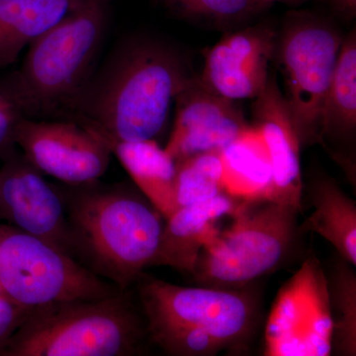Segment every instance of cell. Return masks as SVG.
<instances>
[{"label":"cell","instance_id":"obj_9","mask_svg":"<svg viewBox=\"0 0 356 356\" xmlns=\"http://www.w3.org/2000/svg\"><path fill=\"white\" fill-rule=\"evenodd\" d=\"M332 334L324 266L310 255L276 295L264 330V355L329 356Z\"/></svg>","mask_w":356,"mask_h":356},{"label":"cell","instance_id":"obj_13","mask_svg":"<svg viewBox=\"0 0 356 356\" xmlns=\"http://www.w3.org/2000/svg\"><path fill=\"white\" fill-rule=\"evenodd\" d=\"M175 103V123L165 149L175 163L221 152L250 127L235 102L208 90L197 77H192Z\"/></svg>","mask_w":356,"mask_h":356},{"label":"cell","instance_id":"obj_17","mask_svg":"<svg viewBox=\"0 0 356 356\" xmlns=\"http://www.w3.org/2000/svg\"><path fill=\"white\" fill-rule=\"evenodd\" d=\"M308 196L313 212L300 222L304 234L314 233L331 243L337 255L356 266V203L334 178L320 173L312 177Z\"/></svg>","mask_w":356,"mask_h":356},{"label":"cell","instance_id":"obj_26","mask_svg":"<svg viewBox=\"0 0 356 356\" xmlns=\"http://www.w3.org/2000/svg\"><path fill=\"white\" fill-rule=\"evenodd\" d=\"M334 9L343 16L355 18L356 14V0H331Z\"/></svg>","mask_w":356,"mask_h":356},{"label":"cell","instance_id":"obj_1","mask_svg":"<svg viewBox=\"0 0 356 356\" xmlns=\"http://www.w3.org/2000/svg\"><path fill=\"white\" fill-rule=\"evenodd\" d=\"M56 186L74 257L121 291L130 290L158 252L165 219L138 189L124 185Z\"/></svg>","mask_w":356,"mask_h":356},{"label":"cell","instance_id":"obj_19","mask_svg":"<svg viewBox=\"0 0 356 356\" xmlns=\"http://www.w3.org/2000/svg\"><path fill=\"white\" fill-rule=\"evenodd\" d=\"M221 153L226 193L241 201L267 199L273 168L261 130L255 125Z\"/></svg>","mask_w":356,"mask_h":356},{"label":"cell","instance_id":"obj_20","mask_svg":"<svg viewBox=\"0 0 356 356\" xmlns=\"http://www.w3.org/2000/svg\"><path fill=\"white\" fill-rule=\"evenodd\" d=\"M356 129L355 30L343 40L322 110V140H351Z\"/></svg>","mask_w":356,"mask_h":356},{"label":"cell","instance_id":"obj_25","mask_svg":"<svg viewBox=\"0 0 356 356\" xmlns=\"http://www.w3.org/2000/svg\"><path fill=\"white\" fill-rule=\"evenodd\" d=\"M32 309L17 305L0 294V353Z\"/></svg>","mask_w":356,"mask_h":356},{"label":"cell","instance_id":"obj_15","mask_svg":"<svg viewBox=\"0 0 356 356\" xmlns=\"http://www.w3.org/2000/svg\"><path fill=\"white\" fill-rule=\"evenodd\" d=\"M241 202L224 193L175 211L165 220L151 266L172 267L191 275L201 250L220 231L219 222L233 216Z\"/></svg>","mask_w":356,"mask_h":356},{"label":"cell","instance_id":"obj_16","mask_svg":"<svg viewBox=\"0 0 356 356\" xmlns=\"http://www.w3.org/2000/svg\"><path fill=\"white\" fill-rule=\"evenodd\" d=\"M98 137L118 159L137 188L153 203L165 219L172 216L177 211L175 194L177 163L166 153L165 147L159 146L156 140L123 142L102 136Z\"/></svg>","mask_w":356,"mask_h":356},{"label":"cell","instance_id":"obj_3","mask_svg":"<svg viewBox=\"0 0 356 356\" xmlns=\"http://www.w3.org/2000/svg\"><path fill=\"white\" fill-rule=\"evenodd\" d=\"M172 51L137 42L119 51L76 105L81 125L123 142L156 140L165 130L177 95L191 81Z\"/></svg>","mask_w":356,"mask_h":356},{"label":"cell","instance_id":"obj_24","mask_svg":"<svg viewBox=\"0 0 356 356\" xmlns=\"http://www.w3.org/2000/svg\"><path fill=\"white\" fill-rule=\"evenodd\" d=\"M25 118L22 110L4 84H0V156L8 159L15 146V134Z\"/></svg>","mask_w":356,"mask_h":356},{"label":"cell","instance_id":"obj_12","mask_svg":"<svg viewBox=\"0 0 356 356\" xmlns=\"http://www.w3.org/2000/svg\"><path fill=\"white\" fill-rule=\"evenodd\" d=\"M276 44L275 33L266 26L229 33L206 53L198 81L232 102L254 99L268 81Z\"/></svg>","mask_w":356,"mask_h":356},{"label":"cell","instance_id":"obj_7","mask_svg":"<svg viewBox=\"0 0 356 356\" xmlns=\"http://www.w3.org/2000/svg\"><path fill=\"white\" fill-rule=\"evenodd\" d=\"M121 291L57 248L0 224V294L34 308L53 302L105 298Z\"/></svg>","mask_w":356,"mask_h":356},{"label":"cell","instance_id":"obj_6","mask_svg":"<svg viewBox=\"0 0 356 356\" xmlns=\"http://www.w3.org/2000/svg\"><path fill=\"white\" fill-rule=\"evenodd\" d=\"M301 212L267 199L242 201L231 226L220 229L201 250L193 280L202 286L236 289L282 268L305 235Z\"/></svg>","mask_w":356,"mask_h":356},{"label":"cell","instance_id":"obj_21","mask_svg":"<svg viewBox=\"0 0 356 356\" xmlns=\"http://www.w3.org/2000/svg\"><path fill=\"white\" fill-rule=\"evenodd\" d=\"M355 267L339 255L324 266L332 322L331 355H356Z\"/></svg>","mask_w":356,"mask_h":356},{"label":"cell","instance_id":"obj_2","mask_svg":"<svg viewBox=\"0 0 356 356\" xmlns=\"http://www.w3.org/2000/svg\"><path fill=\"white\" fill-rule=\"evenodd\" d=\"M149 339L177 356L248 350L261 317L254 285L185 287L143 273L135 282Z\"/></svg>","mask_w":356,"mask_h":356},{"label":"cell","instance_id":"obj_8","mask_svg":"<svg viewBox=\"0 0 356 356\" xmlns=\"http://www.w3.org/2000/svg\"><path fill=\"white\" fill-rule=\"evenodd\" d=\"M343 39L310 14H294L276 44L285 102L302 147L321 143L322 110Z\"/></svg>","mask_w":356,"mask_h":356},{"label":"cell","instance_id":"obj_4","mask_svg":"<svg viewBox=\"0 0 356 356\" xmlns=\"http://www.w3.org/2000/svg\"><path fill=\"white\" fill-rule=\"evenodd\" d=\"M147 339L146 318L125 290L35 307L0 356H132Z\"/></svg>","mask_w":356,"mask_h":356},{"label":"cell","instance_id":"obj_22","mask_svg":"<svg viewBox=\"0 0 356 356\" xmlns=\"http://www.w3.org/2000/svg\"><path fill=\"white\" fill-rule=\"evenodd\" d=\"M226 193L221 153L210 152L177 163V210Z\"/></svg>","mask_w":356,"mask_h":356},{"label":"cell","instance_id":"obj_18","mask_svg":"<svg viewBox=\"0 0 356 356\" xmlns=\"http://www.w3.org/2000/svg\"><path fill=\"white\" fill-rule=\"evenodd\" d=\"M81 0H0V70L69 15Z\"/></svg>","mask_w":356,"mask_h":356},{"label":"cell","instance_id":"obj_10","mask_svg":"<svg viewBox=\"0 0 356 356\" xmlns=\"http://www.w3.org/2000/svg\"><path fill=\"white\" fill-rule=\"evenodd\" d=\"M15 145L39 172L72 186L98 181L106 172L112 154L96 134L74 122L23 118Z\"/></svg>","mask_w":356,"mask_h":356},{"label":"cell","instance_id":"obj_11","mask_svg":"<svg viewBox=\"0 0 356 356\" xmlns=\"http://www.w3.org/2000/svg\"><path fill=\"white\" fill-rule=\"evenodd\" d=\"M0 219L76 259L63 199L24 156L0 170Z\"/></svg>","mask_w":356,"mask_h":356},{"label":"cell","instance_id":"obj_14","mask_svg":"<svg viewBox=\"0 0 356 356\" xmlns=\"http://www.w3.org/2000/svg\"><path fill=\"white\" fill-rule=\"evenodd\" d=\"M254 125L261 130L273 168V184L267 200L303 209L301 140L284 95L270 74L266 88L254 98Z\"/></svg>","mask_w":356,"mask_h":356},{"label":"cell","instance_id":"obj_27","mask_svg":"<svg viewBox=\"0 0 356 356\" xmlns=\"http://www.w3.org/2000/svg\"><path fill=\"white\" fill-rule=\"evenodd\" d=\"M264 6L273 2H280V3L290 4V6H297V4L303 3V2L309 1V0H259Z\"/></svg>","mask_w":356,"mask_h":356},{"label":"cell","instance_id":"obj_23","mask_svg":"<svg viewBox=\"0 0 356 356\" xmlns=\"http://www.w3.org/2000/svg\"><path fill=\"white\" fill-rule=\"evenodd\" d=\"M185 15L218 21L240 19L264 6L259 0H163Z\"/></svg>","mask_w":356,"mask_h":356},{"label":"cell","instance_id":"obj_5","mask_svg":"<svg viewBox=\"0 0 356 356\" xmlns=\"http://www.w3.org/2000/svg\"><path fill=\"white\" fill-rule=\"evenodd\" d=\"M106 20L105 0H81L30 44L20 70L3 83L23 114L51 113L76 104L88 86Z\"/></svg>","mask_w":356,"mask_h":356}]
</instances>
